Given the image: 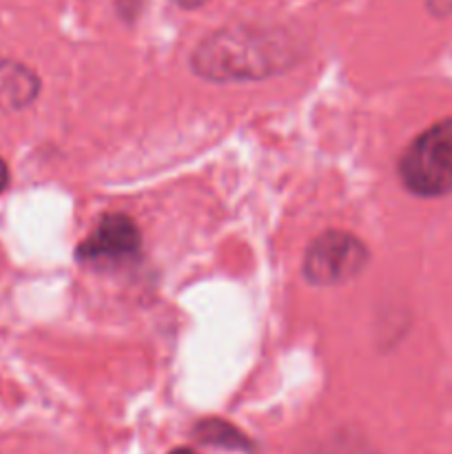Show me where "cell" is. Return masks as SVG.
Here are the masks:
<instances>
[{"mask_svg":"<svg viewBox=\"0 0 452 454\" xmlns=\"http://www.w3.org/2000/svg\"><path fill=\"white\" fill-rule=\"evenodd\" d=\"M292 62V47L277 34L251 27L222 29L208 35L193 51L191 65L213 82H246L279 74Z\"/></svg>","mask_w":452,"mask_h":454,"instance_id":"6da1fadb","label":"cell"},{"mask_svg":"<svg viewBox=\"0 0 452 454\" xmlns=\"http://www.w3.org/2000/svg\"><path fill=\"white\" fill-rule=\"evenodd\" d=\"M399 176L406 189L419 198L452 193V118L415 137L401 155Z\"/></svg>","mask_w":452,"mask_h":454,"instance_id":"7a4b0ae2","label":"cell"},{"mask_svg":"<svg viewBox=\"0 0 452 454\" xmlns=\"http://www.w3.org/2000/svg\"><path fill=\"white\" fill-rule=\"evenodd\" d=\"M368 266V248L346 231H326L308 247L304 278L315 286H337L355 279Z\"/></svg>","mask_w":452,"mask_h":454,"instance_id":"3957f363","label":"cell"},{"mask_svg":"<svg viewBox=\"0 0 452 454\" xmlns=\"http://www.w3.org/2000/svg\"><path fill=\"white\" fill-rule=\"evenodd\" d=\"M140 229L131 217L111 213L100 220L93 233L78 247V260L84 264L118 266L133 260L140 251Z\"/></svg>","mask_w":452,"mask_h":454,"instance_id":"277c9868","label":"cell"},{"mask_svg":"<svg viewBox=\"0 0 452 454\" xmlns=\"http://www.w3.org/2000/svg\"><path fill=\"white\" fill-rule=\"evenodd\" d=\"M40 82L29 67L0 58V111H20L35 100Z\"/></svg>","mask_w":452,"mask_h":454,"instance_id":"5b68a950","label":"cell"},{"mask_svg":"<svg viewBox=\"0 0 452 454\" xmlns=\"http://www.w3.org/2000/svg\"><path fill=\"white\" fill-rule=\"evenodd\" d=\"M195 437L208 446L224 448V450H251V442L244 433H239L233 424L222 419H204L195 428Z\"/></svg>","mask_w":452,"mask_h":454,"instance_id":"8992f818","label":"cell"},{"mask_svg":"<svg viewBox=\"0 0 452 454\" xmlns=\"http://www.w3.org/2000/svg\"><path fill=\"white\" fill-rule=\"evenodd\" d=\"M300 454H377L375 448L355 433H335L322 442L313 443Z\"/></svg>","mask_w":452,"mask_h":454,"instance_id":"52a82bcc","label":"cell"},{"mask_svg":"<svg viewBox=\"0 0 452 454\" xmlns=\"http://www.w3.org/2000/svg\"><path fill=\"white\" fill-rule=\"evenodd\" d=\"M434 16H452V0H425Z\"/></svg>","mask_w":452,"mask_h":454,"instance_id":"ba28073f","label":"cell"},{"mask_svg":"<svg viewBox=\"0 0 452 454\" xmlns=\"http://www.w3.org/2000/svg\"><path fill=\"white\" fill-rule=\"evenodd\" d=\"M9 186V167L3 158H0V195L4 193V189Z\"/></svg>","mask_w":452,"mask_h":454,"instance_id":"9c48e42d","label":"cell"},{"mask_svg":"<svg viewBox=\"0 0 452 454\" xmlns=\"http://www.w3.org/2000/svg\"><path fill=\"white\" fill-rule=\"evenodd\" d=\"M175 3L184 9H198L202 7V4H207L208 0H175Z\"/></svg>","mask_w":452,"mask_h":454,"instance_id":"30bf717a","label":"cell"},{"mask_svg":"<svg viewBox=\"0 0 452 454\" xmlns=\"http://www.w3.org/2000/svg\"><path fill=\"white\" fill-rule=\"evenodd\" d=\"M171 454H198V452L191 450V448H177V450H173Z\"/></svg>","mask_w":452,"mask_h":454,"instance_id":"8fae6325","label":"cell"}]
</instances>
